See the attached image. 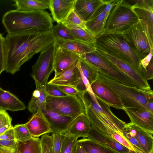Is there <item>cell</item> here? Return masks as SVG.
<instances>
[{"mask_svg":"<svg viewBox=\"0 0 153 153\" xmlns=\"http://www.w3.org/2000/svg\"><path fill=\"white\" fill-rule=\"evenodd\" d=\"M128 153H139L136 152L134 151L130 150Z\"/></svg>","mask_w":153,"mask_h":153,"instance_id":"obj_51","label":"cell"},{"mask_svg":"<svg viewBox=\"0 0 153 153\" xmlns=\"http://www.w3.org/2000/svg\"><path fill=\"white\" fill-rule=\"evenodd\" d=\"M82 59L101 71L113 80L124 85L134 86L128 77L96 50L79 55Z\"/></svg>","mask_w":153,"mask_h":153,"instance_id":"obj_10","label":"cell"},{"mask_svg":"<svg viewBox=\"0 0 153 153\" xmlns=\"http://www.w3.org/2000/svg\"><path fill=\"white\" fill-rule=\"evenodd\" d=\"M78 140V138L63 134L60 153H74Z\"/></svg>","mask_w":153,"mask_h":153,"instance_id":"obj_35","label":"cell"},{"mask_svg":"<svg viewBox=\"0 0 153 153\" xmlns=\"http://www.w3.org/2000/svg\"><path fill=\"white\" fill-rule=\"evenodd\" d=\"M74 153H87L83 148L77 143Z\"/></svg>","mask_w":153,"mask_h":153,"instance_id":"obj_49","label":"cell"},{"mask_svg":"<svg viewBox=\"0 0 153 153\" xmlns=\"http://www.w3.org/2000/svg\"><path fill=\"white\" fill-rule=\"evenodd\" d=\"M46 105L50 108L62 115L74 117L81 114L85 115L83 103L77 95L56 97L48 95Z\"/></svg>","mask_w":153,"mask_h":153,"instance_id":"obj_9","label":"cell"},{"mask_svg":"<svg viewBox=\"0 0 153 153\" xmlns=\"http://www.w3.org/2000/svg\"><path fill=\"white\" fill-rule=\"evenodd\" d=\"M130 122L150 134H153V113L146 110L136 108H124Z\"/></svg>","mask_w":153,"mask_h":153,"instance_id":"obj_16","label":"cell"},{"mask_svg":"<svg viewBox=\"0 0 153 153\" xmlns=\"http://www.w3.org/2000/svg\"><path fill=\"white\" fill-rule=\"evenodd\" d=\"M17 141L0 140V153H16Z\"/></svg>","mask_w":153,"mask_h":153,"instance_id":"obj_36","label":"cell"},{"mask_svg":"<svg viewBox=\"0 0 153 153\" xmlns=\"http://www.w3.org/2000/svg\"><path fill=\"white\" fill-rule=\"evenodd\" d=\"M13 128L15 139L17 141L26 142L33 137L24 124L16 125Z\"/></svg>","mask_w":153,"mask_h":153,"instance_id":"obj_34","label":"cell"},{"mask_svg":"<svg viewBox=\"0 0 153 153\" xmlns=\"http://www.w3.org/2000/svg\"><path fill=\"white\" fill-rule=\"evenodd\" d=\"M153 48H151L149 53L145 58L141 59L140 61V65L143 68L145 69L150 63L152 58Z\"/></svg>","mask_w":153,"mask_h":153,"instance_id":"obj_46","label":"cell"},{"mask_svg":"<svg viewBox=\"0 0 153 153\" xmlns=\"http://www.w3.org/2000/svg\"><path fill=\"white\" fill-rule=\"evenodd\" d=\"M24 103L16 96L9 91L0 87V108L15 111L25 110Z\"/></svg>","mask_w":153,"mask_h":153,"instance_id":"obj_24","label":"cell"},{"mask_svg":"<svg viewBox=\"0 0 153 153\" xmlns=\"http://www.w3.org/2000/svg\"><path fill=\"white\" fill-rule=\"evenodd\" d=\"M103 4L91 19L85 22L87 30L96 38L105 33V27L108 18L112 10L110 6Z\"/></svg>","mask_w":153,"mask_h":153,"instance_id":"obj_18","label":"cell"},{"mask_svg":"<svg viewBox=\"0 0 153 153\" xmlns=\"http://www.w3.org/2000/svg\"><path fill=\"white\" fill-rule=\"evenodd\" d=\"M62 23L68 24L87 30L85 22L82 20L73 10Z\"/></svg>","mask_w":153,"mask_h":153,"instance_id":"obj_37","label":"cell"},{"mask_svg":"<svg viewBox=\"0 0 153 153\" xmlns=\"http://www.w3.org/2000/svg\"><path fill=\"white\" fill-rule=\"evenodd\" d=\"M12 120L6 111L0 108V128L6 125H11Z\"/></svg>","mask_w":153,"mask_h":153,"instance_id":"obj_42","label":"cell"},{"mask_svg":"<svg viewBox=\"0 0 153 153\" xmlns=\"http://www.w3.org/2000/svg\"><path fill=\"white\" fill-rule=\"evenodd\" d=\"M77 144L87 153H119L102 143L87 138L78 140Z\"/></svg>","mask_w":153,"mask_h":153,"instance_id":"obj_28","label":"cell"},{"mask_svg":"<svg viewBox=\"0 0 153 153\" xmlns=\"http://www.w3.org/2000/svg\"><path fill=\"white\" fill-rule=\"evenodd\" d=\"M41 153H49L52 144V135L46 134L42 135L40 139Z\"/></svg>","mask_w":153,"mask_h":153,"instance_id":"obj_39","label":"cell"},{"mask_svg":"<svg viewBox=\"0 0 153 153\" xmlns=\"http://www.w3.org/2000/svg\"><path fill=\"white\" fill-rule=\"evenodd\" d=\"M141 60L149 53L152 47L139 22L122 35Z\"/></svg>","mask_w":153,"mask_h":153,"instance_id":"obj_11","label":"cell"},{"mask_svg":"<svg viewBox=\"0 0 153 153\" xmlns=\"http://www.w3.org/2000/svg\"><path fill=\"white\" fill-rule=\"evenodd\" d=\"M62 23L69 29L75 40L89 44L95 45L96 38L86 30L68 24Z\"/></svg>","mask_w":153,"mask_h":153,"instance_id":"obj_30","label":"cell"},{"mask_svg":"<svg viewBox=\"0 0 153 153\" xmlns=\"http://www.w3.org/2000/svg\"><path fill=\"white\" fill-rule=\"evenodd\" d=\"M40 111L47 121L52 133L64 134L78 117H72L61 115L50 108L46 105Z\"/></svg>","mask_w":153,"mask_h":153,"instance_id":"obj_14","label":"cell"},{"mask_svg":"<svg viewBox=\"0 0 153 153\" xmlns=\"http://www.w3.org/2000/svg\"><path fill=\"white\" fill-rule=\"evenodd\" d=\"M96 51L100 55L125 74L133 85L143 90L151 89L146 79L145 69H138L128 63L107 53L96 47Z\"/></svg>","mask_w":153,"mask_h":153,"instance_id":"obj_7","label":"cell"},{"mask_svg":"<svg viewBox=\"0 0 153 153\" xmlns=\"http://www.w3.org/2000/svg\"><path fill=\"white\" fill-rule=\"evenodd\" d=\"M78 66L80 73L88 80L90 85L97 80L98 71L95 66L80 57Z\"/></svg>","mask_w":153,"mask_h":153,"instance_id":"obj_32","label":"cell"},{"mask_svg":"<svg viewBox=\"0 0 153 153\" xmlns=\"http://www.w3.org/2000/svg\"><path fill=\"white\" fill-rule=\"evenodd\" d=\"M12 125H6L0 128V135L2 134L8 129L13 127Z\"/></svg>","mask_w":153,"mask_h":153,"instance_id":"obj_50","label":"cell"},{"mask_svg":"<svg viewBox=\"0 0 153 153\" xmlns=\"http://www.w3.org/2000/svg\"><path fill=\"white\" fill-rule=\"evenodd\" d=\"M49 153H52V149H51H51L50 150V151Z\"/></svg>","mask_w":153,"mask_h":153,"instance_id":"obj_52","label":"cell"},{"mask_svg":"<svg viewBox=\"0 0 153 153\" xmlns=\"http://www.w3.org/2000/svg\"><path fill=\"white\" fill-rule=\"evenodd\" d=\"M123 134L130 143L139 150L141 153H145L129 128L126 126V125L123 131Z\"/></svg>","mask_w":153,"mask_h":153,"instance_id":"obj_41","label":"cell"},{"mask_svg":"<svg viewBox=\"0 0 153 153\" xmlns=\"http://www.w3.org/2000/svg\"><path fill=\"white\" fill-rule=\"evenodd\" d=\"M95 45L107 53L141 69V59L122 35L103 34L96 38Z\"/></svg>","mask_w":153,"mask_h":153,"instance_id":"obj_5","label":"cell"},{"mask_svg":"<svg viewBox=\"0 0 153 153\" xmlns=\"http://www.w3.org/2000/svg\"><path fill=\"white\" fill-rule=\"evenodd\" d=\"M55 40L51 29L7 34L4 39V71L15 74L22 65L47 49Z\"/></svg>","mask_w":153,"mask_h":153,"instance_id":"obj_1","label":"cell"},{"mask_svg":"<svg viewBox=\"0 0 153 153\" xmlns=\"http://www.w3.org/2000/svg\"><path fill=\"white\" fill-rule=\"evenodd\" d=\"M91 87L95 97L109 107L123 110L124 108L120 98L110 88L97 80L91 85Z\"/></svg>","mask_w":153,"mask_h":153,"instance_id":"obj_15","label":"cell"},{"mask_svg":"<svg viewBox=\"0 0 153 153\" xmlns=\"http://www.w3.org/2000/svg\"><path fill=\"white\" fill-rule=\"evenodd\" d=\"M51 149L52 153H60L61 149L63 134L52 133Z\"/></svg>","mask_w":153,"mask_h":153,"instance_id":"obj_38","label":"cell"},{"mask_svg":"<svg viewBox=\"0 0 153 153\" xmlns=\"http://www.w3.org/2000/svg\"><path fill=\"white\" fill-rule=\"evenodd\" d=\"M146 76L147 80L153 78V60L152 58L146 69L145 70Z\"/></svg>","mask_w":153,"mask_h":153,"instance_id":"obj_47","label":"cell"},{"mask_svg":"<svg viewBox=\"0 0 153 153\" xmlns=\"http://www.w3.org/2000/svg\"><path fill=\"white\" fill-rule=\"evenodd\" d=\"M152 153H153V152H152Z\"/></svg>","mask_w":153,"mask_h":153,"instance_id":"obj_53","label":"cell"},{"mask_svg":"<svg viewBox=\"0 0 153 153\" xmlns=\"http://www.w3.org/2000/svg\"><path fill=\"white\" fill-rule=\"evenodd\" d=\"M76 0H49V8L53 20L62 23L73 10Z\"/></svg>","mask_w":153,"mask_h":153,"instance_id":"obj_21","label":"cell"},{"mask_svg":"<svg viewBox=\"0 0 153 153\" xmlns=\"http://www.w3.org/2000/svg\"><path fill=\"white\" fill-rule=\"evenodd\" d=\"M79 59L62 72L54 76L48 83L57 85H65L77 89L82 85L80 74L78 66Z\"/></svg>","mask_w":153,"mask_h":153,"instance_id":"obj_13","label":"cell"},{"mask_svg":"<svg viewBox=\"0 0 153 153\" xmlns=\"http://www.w3.org/2000/svg\"><path fill=\"white\" fill-rule=\"evenodd\" d=\"M77 96L83 103L85 115L92 127L117 141L123 138L126 123L116 116L109 106L87 90Z\"/></svg>","mask_w":153,"mask_h":153,"instance_id":"obj_2","label":"cell"},{"mask_svg":"<svg viewBox=\"0 0 153 153\" xmlns=\"http://www.w3.org/2000/svg\"><path fill=\"white\" fill-rule=\"evenodd\" d=\"M55 41L47 49L41 52L37 61L32 67L31 76L36 89L45 87L48 78L53 71Z\"/></svg>","mask_w":153,"mask_h":153,"instance_id":"obj_8","label":"cell"},{"mask_svg":"<svg viewBox=\"0 0 153 153\" xmlns=\"http://www.w3.org/2000/svg\"><path fill=\"white\" fill-rule=\"evenodd\" d=\"M16 153H41L40 139L33 137L26 142L17 141Z\"/></svg>","mask_w":153,"mask_h":153,"instance_id":"obj_31","label":"cell"},{"mask_svg":"<svg viewBox=\"0 0 153 153\" xmlns=\"http://www.w3.org/2000/svg\"><path fill=\"white\" fill-rule=\"evenodd\" d=\"M79 58V55L58 46L56 43L53 65L55 76L65 70Z\"/></svg>","mask_w":153,"mask_h":153,"instance_id":"obj_19","label":"cell"},{"mask_svg":"<svg viewBox=\"0 0 153 153\" xmlns=\"http://www.w3.org/2000/svg\"><path fill=\"white\" fill-rule=\"evenodd\" d=\"M45 87H40L33 92L32 97L29 102L28 109L33 114L41 110L46 105L48 94L45 90Z\"/></svg>","mask_w":153,"mask_h":153,"instance_id":"obj_29","label":"cell"},{"mask_svg":"<svg viewBox=\"0 0 153 153\" xmlns=\"http://www.w3.org/2000/svg\"><path fill=\"white\" fill-rule=\"evenodd\" d=\"M56 40H75L70 30L62 23H59L51 29Z\"/></svg>","mask_w":153,"mask_h":153,"instance_id":"obj_33","label":"cell"},{"mask_svg":"<svg viewBox=\"0 0 153 153\" xmlns=\"http://www.w3.org/2000/svg\"><path fill=\"white\" fill-rule=\"evenodd\" d=\"M2 22L8 34L31 30H48L53 27L52 19L45 10L30 12L16 9L9 10L3 16Z\"/></svg>","mask_w":153,"mask_h":153,"instance_id":"obj_3","label":"cell"},{"mask_svg":"<svg viewBox=\"0 0 153 153\" xmlns=\"http://www.w3.org/2000/svg\"><path fill=\"white\" fill-rule=\"evenodd\" d=\"M87 138L102 143L119 153H128L130 151L116 140L102 134L92 126Z\"/></svg>","mask_w":153,"mask_h":153,"instance_id":"obj_26","label":"cell"},{"mask_svg":"<svg viewBox=\"0 0 153 153\" xmlns=\"http://www.w3.org/2000/svg\"><path fill=\"white\" fill-rule=\"evenodd\" d=\"M145 153L153 152V135L131 122L126 123Z\"/></svg>","mask_w":153,"mask_h":153,"instance_id":"obj_23","label":"cell"},{"mask_svg":"<svg viewBox=\"0 0 153 153\" xmlns=\"http://www.w3.org/2000/svg\"><path fill=\"white\" fill-rule=\"evenodd\" d=\"M24 124L33 137L39 138L45 134L52 133L47 121L40 110L33 114Z\"/></svg>","mask_w":153,"mask_h":153,"instance_id":"obj_20","label":"cell"},{"mask_svg":"<svg viewBox=\"0 0 153 153\" xmlns=\"http://www.w3.org/2000/svg\"><path fill=\"white\" fill-rule=\"evenodd\" d=\"M60 89L68 95H77L79 92L77 89L70 86L65 85H58Z\"/></svg>","mask_w":153,"mask_h":153,"instance_id":"obj_44","label":"cell"},{"mask_svg":"<svg viewBox=\"0 0 153 153\" xmlns=\"http://www.w3.org/2000/svg\"><path fill=\"white\" fill-rule=\"evenodd\" d=\"M56 44L80 55L96 50L95 45L89 44L76 40H55Z\"/></svg>","mask_w":153,"mask_h":153,"instance_id":"obj_25","label":"cell"},{"mask_svg":"<svg viewBox=\"0 0 153 153\" xmlns=\"http://www.w3.org/2000/svg\"><path fill=\"white\" fill-rule=\"evenodd\" d=\"M153 95L149 97L148 105L149 110L152 112L153 113Z\"/></svg>","mask_w":153,"mask_h":153,"instance_id":"obj_48","label":"cell"},{"mask_svg":"<svg viewBox=\"0 0 153 153\" xmlns=\"http://www.w3.org/2000/svg\"><path fill=\"white\" fill-rule=\"evenodd\" d=\"M106 2L105 0H76L73 10L86 22L93 17Z\"/></svg>","mask_w":153,"mask_h":153,"instance_id":"obj_17","label":"cell"},{"mask_svg":"<svg viewBox=\"0 0 153 153\" xmlns=\"http://www.w3.org/2000/svg\"><path fill=\"white\" fill-rule=\"evenodd\" d=\"M91 128L90 123L85 114H81L73 122L64 134L77 138H87Z\"/></svg>","mask_w":153,"mask_h":153,"instance_id":"obj_22","label":"cell"},{"mask_svg":"<svg viewBox=\"0 0 153 153\" xmlns=\"http://www.w3.org/2000/svg\"><path fill=\"white\" fill-rule=\"evenodd\" d=\"M139 22L131 5L126 1L119 0L109 14L103 34L123 35Z\"/></svg>","mask_w":153,"mask_h":153,"instance_id":"obj_6","label":"cell"},{"mask_svg":"<svg viewBox=\"0 0 153 153\" xmlns=\"http://www.w3.org/2000/svg\"><path fill=\"white\" fill-rule=\"evenodd\" d=\"M16 10L24 12L44 10L49 8V0H15Z\"/></svg>","mask_w":153,"mask_h":153,"instance_id":"obj_27","label":"cell"},{"mask_svg":"<svg viewBox=\"0 0 153 153\" xmlns=\"http://www.w3.org/2000/svg\"><path fill=\"white\" fill-rule=\"evenodd\" d=\"M4 38L2 35L0 33V75L4 71Z\"/></svg>","mask_w":153,"mask_h":153,"instance_id":"obj_43","label":"cell"},{"mask_svg":"<svg viewBox=\"0 0 153 153\" xmlns=\"http://www.w3.org/2000/svg\"><path fill=\"white\" fill-rule=\"evenodd\" d=\"M133 10L137 15L150 44L153 47V0H133Z\"/></svg>","mask_w":153,"mask_h":153,"instance_id":"obj_12","label":"cell"},{"mask_svg":"<svg viewBox=\"0 0 153 153\" xmlns=\"http://www.w3.org/2000/svg\"><path fill=\"white\" fill-rule=\"evenodd\" d=\"M97 69L98 72L96 80L112 89L120 98L124 108H140L150 111L148 104L149 97L153 95L151 89L145 91L135 86L124 85L113 80L101 71Z\"/></svg>","mask_w":153,"mask_h":153,"instance_id":"obj_4","label":"cell"},{"mask_svg":"<svg viewBox=\"0 0 153 153\" xmlns=\"http://www.w3.org/2000/svg\"><path fill=\"white\" fill-rule=\"evenodd\" d=\"M15 140L13 127L0 135V140Z\"/></svg>","mask_w":153,"mask_h":153,"instance_id":"obj_45","label":"cell"},{"mask_svg":"<svg viewBox=\"0 0 153 153\" xmlns=\"http://www.w3.org/2000/svg\"><path fill=\"white\" fill-rule=\"evenodd\" d=\"M48 95L56 97L68 95L62 91L58 85L48 83L45 87Z\"/></svg>","mask_w":153,"mask_h":153,"instance_id":"obj_40","label":"cell"}]
</instances>
